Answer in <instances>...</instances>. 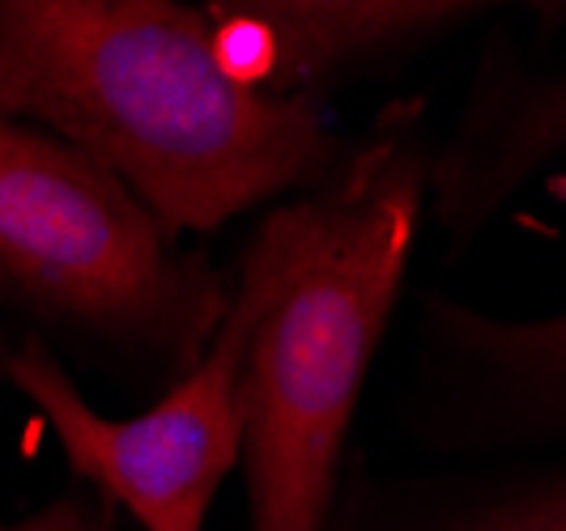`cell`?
Segmentation results:
<instances>
[{
  "mask_svg": "<svg viewBox=\"0 0 566 531\" xmlns=\"http://www.w3.org/2000/svg\"><path fill=\"white\" fill-rule=\"evenodd\" d=\"M0 115L94 158L170 238L307 197L354 158L319 98L230 68L205 4L0 0Z\"/></svg>",
  "mask_w": 566,
  "mask_h": 531,
  "instance_id": "obj_1",
  "label": "cell"
},
{
  "mask_svg": "<svg viewBox=\"0 0 566 531\" xmlns=\"http://www.w3.org/2000/svg\"><path fill=\"white\" fill-rule=\"evenodd\" d=\"M426 217V153L379 137L337 179L264 213L234 298L248 531H328L337 464Z\"/></svg>",
  "mask_w": 566,
  "mask_h": 531,
  "instance_id": "obj_2",
  "label": "cell"
},
{
  "mask_svg": "<svg viewBox=\"0 0 566 531\" xmlns=\"http://www.w3.org/2000/svg\"><path fill=\"white\" fill-rule=\"evenodd\" d=\"M0 294L184 379L230 307L213 259L175 247L112 170L0 115Z\"/></svg>",
  "mask_w": 566,
  "mask_h": 531,
  "instance_id": "obj_3",
  "label": "cell"
},
{
  "mask_svg": "<svg viewBox=\"0 0 566 531\" xmlns=\"http://www.w3.org/2000/svg\"><path fill=\"white\" fill-rule=\"evenodd\" d=\"M248 307L234 298L200 362L137 417H103L85 404L64 365L27 340L9 353L4 379L56 434L77 480L112 502L137 531H205L209 506L243 459V374Z\"/></svg>",
  "mask_w": 566,
  "mask_h": 531,
  "instance_id": "obj_4",
  "label": "cell"
},
{
  "mask_svg": "<svg viewBox=\"0 0 566 531\" xmlns=\"http://www.w3.org/2000/svg\"><path fill=\"white\" fill-rule=\"evenodd\" d=\"M566 158V64H533L494 39L452 132L426 153V213L460 255L511 200Z\"/></svg>",
  "mask_w": 566,
  "mask_h": 531,
  "instance_id": "obj_5",
  "label": "cell"
},
{
  "mask_svg": "<svg viewBox=\"0 0 566 531\" xmlns=\"http://www.w3.org/2000/svg\"><path fill=\"white\" fill-rule=\"evenodd\" d=\"M230 68L269 94L319 98L469 26L460 0H218L205 4Z\"/></svg>",
  "mask_w": 566,
  "mask_h": 531,
  "instance_id": "obj_6",
  "label": "cell"
},
{
  "mask_svg": "<svg viewBox=\"0 0 566 531\" xmlns=\"http://www.w3.org/2000/svg\"><path fill=\"white\" fill-rule=\"evenodd\" d=\"M439 421L464 443H566V310L485 315L455 298L422 302Z\"/></svg>",
  "mask_w": 566,
  "mask_h": 531,
  "instance_id": "obj_7",
  "label": "cell"
},
{
  "mask_svg": "<svg viewBox=\"0 0 566 531\" xmlns=\"http://www.w3.org/2000/svg\"><path fill=\"white\" fill-rule=\"evenodd\" d=\"M452 531H566V468L537 476L485 502Z\"/></svg>",
  "mask_w": 566,
  "mask_h": 531,
  "instance_id": "obj_8",
  "label": "cell"
},
{
  "mask_svg": "<svg viewBox=\"0 0 566 531\" xmlns=\"http://www.w3.org/2000/svg\"><path fill=\"white\" fill-rule=\"evenodd\" d=\"M124 523L128 519L112 502H103L98 493H64V498L48 502L43 510H34L30 519L0 531H128Z\"/></svg>",
  "mask_w": 566,
  "mask_h": 531,
  "instance_id": "obj_9",
  "label": "cell"
},
{
  "mask_svg": "<svg viewBox=\"0 0 566 531\" xmlns=\"http://www.w3.org/2000/svg\"><path fill=\"white\" fill-rule=\"evenodd\" d=\"M4 365H9V349L0 344V379H4ZM0 528H4V523H0Z\"/></svg>",
  "mask_w": 566,
  "mask_h": 531,
  "instance_id": "obj_10",
  "label": "cell"
}]
</instances>
